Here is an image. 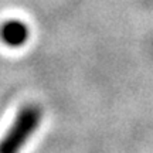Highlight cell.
Listing matches in <instances>:
<instances>
[{
  "label": "cell",
  "instance_id": "obj_1",
  "mask_svg": "<svg viewBox=\"0 0 153 153\" xmlns=\"http://www.w3.org/2000/svg\"><path fill=\"white\" fill-rule=\"evenodd\" d=\"M41 118H43V112L37 105H26L17 114L7 135L1 139L0 152L13 153L22 149L23 145L37 131V128L41 123Z\"/></svg>",
  "mask_w": 153,
  "mask_h": 153
},
{
  "label": "cell",
  "instance_id": "obj_2",
  "mask_svg": "<svg viewBox=\"0 0 153 153\" xmlns=\"http://www.w3.org/2000/svg\"><path fill=\"white\" fill-rule=\"evenodd\" d=\"M1 40L10 47H20L27 41L30 36V30L23 22L19 20H10L4 23L0 30Z\"/></svg>",
  "mask_w": 153,
  "mask_h": 153
}]
</instances>
